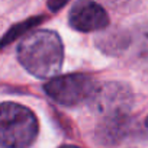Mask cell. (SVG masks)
I'll return each mask as SVG.
<instances>
[{"instance_id": "obj_8", "label": "cell", "mask_w": 148, "mask_h": 148, "mask_svg": "<svg viewBox=\"0 0 148 148\" xmlns=\"http://www.w3.org/2000/svg\"><path fill=\"white\" fill-rule=\"evenodd\" d=\"M44 21V16H34L29 19H25L16 25H13L10 29L6 31V34L3 35V38L0 39V49L6 48L8 45H10L12 42H15L19 38H23L26 34H29L36 25H39Z\"/></svg>"}, {"instance_id": "obj_10", "label": "cell", "mask_w": 148, "mask_h": 148, "mask_svg": "<svg viewBox=\"0 0 148 148\" xmlns=\"http://www.w3.org/2000/svg\"><path fill=\"white\" fill-rule=\"evenodd\" d=\"M108 3H110L112 6H116V8H128L134 0H106Z\"/></svg>"}, {"instance_id": "obj_2", "label": "cell", "mask_w": 148, "mask_h": 148, "mask_svg": "<svg viewBox=\"0 0 148 148\" xmlns=\"http://www.w3.org/2000/svg\"><path fill=\"white\" fill-rule=\"evenodd\" d=\"M36 135L38 119L29 108L15 102L0 105V147L29 148Z\"/></svg>"}, {"instance_id": "obj_6", "label": "cell", "mask_w": 148, "mask_h": 148, "mask_svg": "<svg viewBox=\"0 0 148 148\" xmlns=\"http://www.w3.org/2000/svg\"><path fill=\"white\" fill-rule=\"evenodd\" d=\"M99 48L105 51L106 54H122L125 49H128L129 45V32L126 31H118L113 29L110 32H103L96 39Z\"/></svg>"}, {"instance_id": "obj_12", "label": "cell", "mask_w": 148, "mask_h": 148, "mask_svg": "<svg viewBox=\"0 0 148 148\" xmlns=\"http://www.w3.org/2000/svg\"><path fill=\"white\" fill-rule=\"evenodd\" d=\"M147 126H148V118H147Z\"/></svg>"}, {"instance_id": "obj_11", "label": "cell", "mask_w": 148, "mask_h": 148, "mask_svg": "<svg viewBox=\"0 0 148 148\" xmlns=\"http://www.w3.org/2000/svg\"><path fill=\"white\" fill-rule=\"evenodd\" d=\"M61 148H80V147H76V145H64Z\"/></svg>"}, {"instance_id": "obj_1", "label": "cell", "mask_w": 148, "mask_h": 148, "mask_svg": "<svg viewBox=\"0 0 148 148\" xmlns=\"http://www.w3.org/2000/svg\"><path fill=\"white\" fill-rule=\"evenodd\" d=\"M18 60L35 77L51 79L62 65V41L54 31L26 34L18 45Z\"/></svg>"}, {"instance_id": "obj_7", "label": "cell", "mask_w": 148, "mask_h": 148, "mask_svg": "<svg viewBox=\"0 0 148 148\" xmlns=\"http://www.w3.org/2000/svg\"><path fill=\"white\" fill-rule=\"evenodd\" d=\"M135 60L148 67V25L138 26L134 32H129V45Z\"/></svg>"}, {"instance_id": "obj_3", "label": "cell", "mask_w": 148, "mask_h": 148, "mask_svg": "<svg viewBox=\"0 0 148 148\" xmlns=\"http://www.w3.org/2000/svg\"><path fill=\"white\" fill-rule=\"evenodd\" d=\"M97 86L95 80L83 73L64 74V76L52 77L45 83V93L60 105L76 106L84 102H90Z\"/></svg>"}, {"instance_id": "obj_9", "label": "cell", "mask_w": 148, "mask_h": 148, "mask_svg": "<svg viewBox=\"0 0 148 148\" xmlns=\"http://www.w3.org/2000/svg\"><path fill=\"white\" fill-rule=\"evenodd\" d=\"M68 2H70V0H48V8H49V10L57 12L61 8H64Z\"/></svg>"}, {"instance_id": "obj_4", "label": "cell", "mask_w": 148, "mask_h": 148, "mask_svg": "<svg viewBox=\"0 0 148 148\" xmlns=\"http://www.w3.org/2000/svg\"><path fill=\"white\" fill-rule=\"evenodd\" d=\"M90 102L93 103L95 109L105 116V119L119 118L128 115L134 102V96L126 84L110 82L103 86H97Z\"/></svg>"}, {"instance_id": "obj_5", "label": "cell", "mask_w": 148, "mask_h": 148, "mask_svg": "<svg viewBox=\"0 0 148 148\" xmlns=\"http://www.w3.org/2000/svg\"><path fill=\"white\" fill-rule=\"evenodd\" d=\"M68 23L80 32H97L109 25V16L95 0H77L68 13Z\"/></svg>"}]
</instances>
